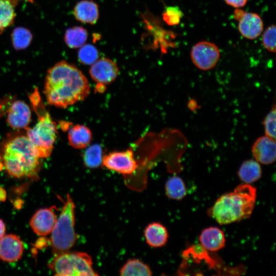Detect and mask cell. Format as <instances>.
I'll use <instances>...</instances> for the list:
<instances>
[{"label":"cell","instance_id":"23","mask_svg":"<svg viewBox=\"0 0 276 276\" xmlns=\"http://www.w3.org/2000/svg\"><path fill=\"white\" fill-rule=\"evenodd\" d=\"M166 194L174 200H181L187 194V190L183 180L178 176L169 178L165 184Z\"/></svg>","mask_w":276,"mask_h":276},{"label":"cell","instance_id":"26","mask_svg":"<svg viewBox=\"0 0 276 276\" xmlns=\"http://www.w3.org/2000/svg\"><path fill=\"white\" fill-rule=\"evenodd\" d=\"M78 58L80 63L84 65H91L99 58L97 49L91 44H84L78 52Z\"/></svg>","mask_w":276,"mask_h":276},{"label":"cell","instance_id":"16","mask_svg":"<svg viewBox=\"0 0 276 276\" xmlns=\"http://www.w3.org/2000/svg\"><path fill=\"white\" fill-rule=\"evenodd\" d=\"M73 14L79 21L94 25L97 22L99 18V7L93 0H82L76 4Z\"/></svg>","mask_w":276,"mask_h":276},{"label":"cell","instance_id":"28","mask_svg":"<svg viewBox=\"0 0 276 276\" xmlns=\"http://www.w3.org/2000/svg\"><path fill=\"white\" fill-rule=\"evenodd\" d=\"M182 16V12L177 6L168 7L163 13L164 20L169 26L178 25Z\"/></svg>","mask_w":276,"mask_h":276},{"label":"cell","instance_id":"35","mask_svg":"<svg viewBox=\"0 0 276 276\" xmlns=\"http://www.w3.org/2000/svg\"><path fill=\"white\" fill-rule=\"evenodd\" d=\"M1 160H0V171L3 169V168L4 167L3 166V164L2 163V162H1Z\"/></svg>","mask_w":276,"mask_h":276},{"label":"cell","instance_id":"14","mask_svg":"<svg viewBox=\"0 0 276 276\" xmlns=\"http://www.w3.org/2000/svg\"><path fill=\"white\" fill-rule=\"evenodd\" d=\"M23 251L22 242L17 236L9 234L0 238V259L3 261L15 262L20 259Z\"/></svg>","mask_w":276,"mask_h":276},{"label":"cell","instance_id":"3","mask_svg":"<svg viewBox=\"0 0 276 276\" xmlns=\"http://www.w3.org/2000/svg\"><path fill=\"white\" fill-rule=\"evenodd\" d=\"M256 196L255 187L250 184L239 185L233 191L219 197L209 210L208 215L221 225L248 218L255 206Z\"/></svg>","mask_w":276,"mask_h":276},{"label":"cell","instance_id":"6","mask_svg":"<svg viewBox=\"0 0 276 276\" xmlns=\"http://www.w3.org/2000/svg\"><path fill=\"white\" fill-rule=\"evenodd\" d=\"M49 268L55 275L97 276L91 257L83 252L69 251L54 256L49 262Z\"/></svg>","mask_w":276,"mask_h":276},{"label":"cell","instance_id":"8","mask_svg":"<svg viewBox=\"0 0 276 276\" xmlns=\"http://www.w3.org/2000/svg\"><path fill=\"white\" fill-rule=\"evenodd\" d=\"M190 56L195 66L202 71H208L213 68L217 64L220 52L216 44L208 41H201L192 47Z\"/></svg>","mask_w":276,"mask_h":276},{"label":"cell","instance_id":"15","mask_svg":"<svg viewBox=\"0 0 276 276\" xmlns=\"http://www.w3.org/2000/svg\"><path fill=\"white\" fill-rule=\"evenodd\" d=\"M199 239L202 247L211 251H218L223 248L225 244L224 233L217 227H209L203 229Z\"/></svg>","mask_w":276,"mask_h":276},{"label":"cell","instance_id":"21","mask_svg":"<svg viewBox=\"0 0 276 276\" xmlns=\"http://www.w3.org/2000/svg\"><path fill=\"white\" fill-rule=\"evenodd\" d=\"M18 0H0V34L14 21Z\"/></svg>","mask_w":276,"mask_h":276},{"label":"cell","instance_id":"1","mask_svg":"<svg viewBox=\"0 0 276 276\" xmlns=\"http://www.w3.org/2000/svg\"><path fill=\"white\" fill-rule=\"evenodd\" d=\"M89 93L86 77L74 65L61 60L48 70L43 93L49 104L66 108L85 99Z\"/></svg>","mask_w":276,"mask_h":276},{"label":"cell","instance_id":"31","mask_svg":"<svg viewBox=\"0 0 276 276\" xmlns=\"http://www.w3.org/2000/svg\"><path fill=\"white\" fill-rule=\"evenodd\" d=\"M6 232V226L4 221L0 219V238L5 235Z\"/></svg>","mask_w":276,"mask_h":276},{"label":"cell","instance_id":"13","mask_svg":"<svg viewBox=\"0 0 276 276\" xmlns=\"http://www.w3.org/2000/svg\"><path fill=\"white\" fill-rule=\"evenodd\" d=\"M253 155L259 163L270 165L275 160V140L266 135L258 138L251 147Z\"/></svg>","mask_w":276,"mask_h":276},{"label":"cell","instance_id":"2","mask_svg":"<svg viewBox=\"0 0 276 276\" xmlns=\"http://www.w3.org/2000/svg\"><path fill=\"white\" fill-rule=\"evenodd\" d=\"M1 159L10 176L36 179L41 168V158L26 134L10 135L3 142Z\"/></svg>","mask_w":276,"mask_h":276},{"label":"cell","instance_id":"11","mask_svg":"<svg viewBox=\"0 0 276 276\" xmlns=\"http://www.w3.org/2000/svg\"><path fill=\"white\" fill-rule=\"evenodd\" d=\"M7 122L15 129H26L31 121L32 112L30 106L24 101H13L7 110Z\"/></svg>","mask_w":276,"mask_h":276},{"label":"cell","instance_id":"29","mask_svg":"<svg viewBox=\"0 0 276 276\" xmlns=\"http://www.w3.org/2000/svg\"><path fill=\"white\" fill-rule=\"evenodd\" d=\"M275 26L272 25L267 27L262 35V43L268 51L275 53Z\"/></svg>","mask_w":276,"mask_h":276},{"label":"cell","instance_id":"34","mask_svg":"<svg viewBox=\"0 0 276 276\" xmlns=\"http://www.w3.org/2000/svg\"><path fill=\"white\" fill-rule=\"evenodd\" d=\"M197 106V103L194 100H191L188 103V107L190 109H195Z\"/></svg>","mask_w":276,"mask_h":276},{"label":"cell","instance_id":"27","mask_svg":"<svg viewBox=\"0 0 276 276\" xmlns=\"http://www.w3.org/2000/svg\"><path fill=\"white\" fill-rule=\"evenodd\" d=\"M275 105H273L269 113L264 118L263 124L265 135L275 140Z\"/></svg>","mask_w":276,"mask_h":276},{"label":"cell","instance_id":"30","mask_svg":"<svg viewBox=\"0 0 276 276\" xmlns=\"http://www.w3.org/2000/svg\"><path fill=\"white\" fill-rule=\"evenodd\" d=\"M225 3L234 8H239L242 7H244L247 2V0H224Z\"/></svg>","mask_w":276,"mask_h":276},{"label":"cell","instance_id":"9","mask_svg":"<svg viewBox=\"0 0 276 276\" xmlns=\"http://www.w3.org/2000/svg\"><path fill=\"white\" fill-rule=\"evenodd\" d=\"M89 73L91 79L97 83L96 88L104 89L106 85L116 80L119 73V68L113 60L102 58L98 59L91 65Z\"/></svg>","mask_w":276,"mask_h":276},{"label":"cell","instance_id":"17","mask_svg":"<svg viewBox=\"0 0 276 276\" xmlns=\"http://www.w3.org/2000/svg\"><path fill=\"white\" fill-rule=\"evenodd\" d=\"M144 235L147 244L155 248L164 246L169 237L166 227L157 222L149 223L146 227Z\"/></svg>","mask_w":276,"mask_h":276},{"label":"cell","instance_id":"32","mask_svg":"<svg viewBox=\"0 0 276 276\" xmlns=\"http://www.w3.org/2000/svg\"><path fill=\"white\" fill-rule=\"evenodd\" d=\"M47 243V240H45L44 238H41L39 240H38L36 243V245L38 248H40L41 247H44V246Z\"/></svg>","mask_w":276,"mask_h":276},{"label":"cell","instance_id":"18","mask_svg":"<svg viewBox=\"0 0 276 276\" xmlns=\"http://www.w3.org/2000/svg\"><path fill=\"white\" fill-rule=\"evenodd\" d=\"M69 144L76 149L86 148L90 143L92 133L86 126L77 124L73 125L68 131Z\"/></svg>","mask_w":276,"mask_h":276},{"label":"cell","instance_id":"33","mask_svg":"<svg viewBox=\"0 0 276 276\" xmlns=\"http://www.w3.org/2000/svg\"><path fill=\"white\" fill-rule=\"evenodd\" d=\"M6 192L3 188L0 187V201H4L6 199Z\"/></svg>","mask_w":276,"mask_h":276},{"label":"cell","instance_id":"12","mask_svg":"<svg viewBox=\"0 0 276 276\" xmlns=\"http://www.w3.org/2000/svg\"><path fill=\"white\" fill-rule=\"evenodd\" d=\"M54 208L40 209L32 217L30 224L37 235L44 236L52 232L57 220Z\"/></svg>","mask_w":276,"mask_h":276},{"label":"cell","instance_id":"20","mask_svg":"<svg viewBox=\"0 0 276 276\" xmlns=\"http://www.w3.org/2000/svg\"><path fill=\"white\" fill-rule=\"evenodd\" d=\"M119 273L121 276H150L152 274L149 266L137 259L127 260Z\"/></svg>","mask_w":276,"mask_h":276},{"label":"cell","instance_id":"5","mask_svg":"<svg viewBox=\"0 0 276 276\" xmlns=\"http://www.w3.org/2000/svg\"><path fill=\"white\" fill-rule=\"evenodd\" d=\"M58 218L52 231L51 244L54 256L66 252L78 239L75 230V209L73 199L67 194Z\"/></svg>","mask_w":276,"mask_h":276},{"label":"cell","instance_id":"10","mask_svg":"<svg viewBox=\"0 0 276 276\" xmlns=\"http://www.w3.org/2000/svg\"><path fill=\"white\" fill-rule=\"evenodd\" d=\"M234 18L238 21V30L242 36L248 39L258 37L263 30L260 16L255 13L247 12L237 8L234 12Z\"/></svg>","mask_w":276,"mask_h":276},{"label":"cell","instance_id":"25","mask_svg":"<svg viewBox=\"0 0 276 276\" xmlns=\"http://www.w3.org/2000/svg\"><path fill=\"white\" fill-rule=\"evenodd\" d=\"M11 38L14 49L16 50H21L29 46L32 40L33 36L28 29L18 27L13 30Z\"/></svg>","mask_w":276,"mask_h":276},{"label":"cell","instance_id":"22","mask_svg":"<svg viewBox=\"0 0 276 276\" xmlns=\"http://www.w3.org/2000/svg\"><path fill=\"white\" fill-rule=\"evenodd\" d=\"M87 37L88 33L85 28L81 26H74L66 30L64 40L68 48L77 49L85 43Z\"/></svg>","mask_w":276,"mask_h":276},{"label":"cell","instance_id":"19","mask_svg":"<svg viewBox=\"0 0 276 276\" xmlns=\"http://www.w3.org/2000/svg\"><path fill=\"white\" fill-rule=\"evenodd\" d=\"M262 174L260 165L257 161L252 159L244 161L238 171L239 179L247 184L258 180L261 177Z\"/></svg>","mask_w":276,"mask_h":276},{"label":"cell","instance_id":"24","mask_svg":"<svg viewBox=\"0 0 276 276\" xmlns=\"http://www.w3.org/2000/svg\"><path fill=\"white\" fill-rule=\"evenodd\" d=\"M103 157L102 148L100 145L88 146L83 155L84 165L90 169L98 168L102 164Z\"/></svg>","mask_w":276,"mask_h":276},{"label":"cell","instance_id":"7","mask_svg":"<svg viewBox=\"0 0 276 276\" xmlns=\"http://www.w3.org/2000/svg\"><path fill=\"white\" fill-rule=\"evenodd\" d=\"M102 165L108 170L122 174L125 177L134 173L139 167L131 149L113 151L103 156Z\"/></svg>","mask_w":276,"mask_h":276},{"label":"cell","instance_id":"4","mask_svg":"<svg viewBox=\"0 0 276 276\" xmlns=\"http://www.w3.org/2000/svg\"><path fill=\"white\" fill-rule=\"evenodd\" d=\"M30 99L38 120L34 126L25 129L26 134L36 148L40 157L48 158L52 152L57 138V125L46 110L37 88L31 94Z\"/></svg>","mask_w":276,"mask_h":276}]
</instances>
